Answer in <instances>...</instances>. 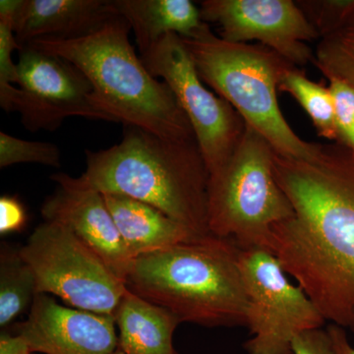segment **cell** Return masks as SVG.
<instances>
[{
  "instance_id": "obj_1",
  "label": "cell",
  "mask_w": 354,
  "mask_h": 354,
  "mask_svg": "<svg viewBox=\"0 0 354 354\" xmlns=\"http://www.w3.org/2000/svg\"><path fill=\"white\" fill-rule=\"evenodd\" d=\"M295 216L272 228L271 252L326 321L354 334V150L321 144L304 160L274 153Z\"/></svg>"
},
{
  "instance_id": "obj_2",
  "label": "cell",
  "mask_w": 354,
  "mask_h": 354,
  "mask_svg": "<svg viewBox=\"0 0 354 354\" xmlns=\"http://www.w3.org/2000/svg\"><path fill=\"white\" fill-rule=\"evenodd\" d=\"M86 171L74 177L102 194L127 195L155 207L201 236L208 225L209 172L196 139L162 138L124 125L106 150L86 151Z\"/></svg>"
},
{
  "instance_id": "obj_3",
  "label": "cell",
  "mask_w": 354,
  "mask_h": 354,
  "mask_svg": "<svg viewBox=\"0 0 354 354\" xmlns=\"http://www.w3.org/2000/svg\"><path fill=\"white\" fill-rule=\"evenodd\" d=\"M234 242L214 235L134 258L128 290L169 310L180 323L246 326L248 299Z\"/></svg>"
},
{
  "instance_id": "obj_4",
  "label": "cell",
  "mask_w": 354,
  "mask_h": 354,
  "mask_svg": "<svg viewBox=\"0 0 354 354\" xmlns=\"http://www.w3.org/2000/svg\"><path fill=\"white\" fill-rule=\"evenodd\" d=\"M130 31L127 21L118 17L84 38L41 39L27 46L64 58L80 69L92 84L93 102L114 123L165 139H196L171 88L153 77L137 55Z\"/></svg>"
},
{
  "instance_id": "obj_5",
  "label": "cell",
  "mask_w": 354,
  "mask_h": 354,
  "mask_svg": "<svg viewBox=\"0 0 354 354\" xmlns=\"http://www.w3.org/2000/svg\"><path fill=\"white\" fill-rule=\"evenodd\" d=\"M183 41L203 82L230 102L274 152L304 160L315 157L321 144L300 138L279 109V83L295 64L262 44L225 41L209 27L197 38Z\"/></svg>"
},
{
  "instance_id": "obj_6",
  "label": "cell",
  "mask_w": 354,
  "mask_h": 354,
  "mask_svg": "<svg viewBox=\"0 0 354 354\" xmlns=\"http://www.w3.org/2000/svg\"><path fill=\"white\" fill-rule=\"evenodd\" d=\"M274 149L245 124L232 155L209 174V234L239 249L271 251L272 228L295 216L274 174Z\"/></svg>"
},
{
  "instance_id": "obj_7",
  "label": "cell",
  "mask_w": 354,
  "mask_h": 354,
  "mask_svg": "<svg viewBox=\"0 0 354 354\" xmlns=\"http://www.w3.org/2000/svg\"><path fill=\"white\" fill-rule=\"evenodd\" d=\"M19 253L34 272L38 293L59 297L75 309L113 316L127 291L124 281L57 221L35 228Z\"/></svg>"
},
{
  "instance_id": "obj_8",
  "label": "cell",
  "mask_w": 354,
  "mask_h": 354,
  "mask_svg": "<svg viewBox=\"0 0 354 354\" xmlns=\"http://www.w3.org/2000/svg\"><path fill=\"white\" fill-rule=\"evenodd\" d=\"M239 267L248 299L249 354H293L292 342L326 320L308 295L288 279L278 258L267 249H241Z\"/></svg>"
},
{
  "instance_id": "obj_9",
  "label": "cell",
  "mask_w": 354,
  "mask_h": 354,
  "mask_svg": "<svg viewBox=\"0 0 354 354\" xmlns=\"http://www.w3.org/2000/svg\"><path fill=\"white\" fill-rule=\"evenodd\" d=\"M17 68V86L0 92V106L20 113L28 131H55L73 116L114 122L93 102L87 77L68 60L26 46Z\"/></svg>"
},
{
  "instance_id": "obj_10",
  "label": "cell",
  "mask_w": 354,
  "mask_h": 354,
  "mask_svg": "<svg viewBox=\"0 0 354 354\" xmlns=\"http://www.w3.org/2000/svg\"><path fill=\"white\" fill-rule=\"evenodd\" d=\"M146 68L160 77L189 120L209 174L232 155L245 122L225 99L206 87L183 39L171 34L141 55Z\"/></svg>"
},
{
  "instance_id": "obj_11",
  "label": "cell",
  "mask_w": 354,
  "mask_h": 354,
  "mask_svg": "<svg viewBox=\"0 0 354 354\" xmlns=\"http://www.w3.org/2000/svg\"><path fill=\"white\" fill-rule=\"evenodd\" d=\"M200 12L205 23L220 27L225 41H257L298 67L313 64L306 41L320 37L292 0H204Z\"/></svg>"
},
{
  "instance_id": "obj_12",
  "label": "cell",
  "mask_w": 354,
  "mask_h": 354,
  "mask_svg": "<svg viewBox=\"0 0 354 354\" xmlns=\"http://www.w3.org/2000/svg\"><path fill=\"white\" fill-rule=\"evenodd\" d=\"M16 334L32 354H113L118 348L113 316L70 308L46 293L37 295Z\"/></svg>"
},
{
  "instance_id": "obj_13",
  "label": "cell",
  "mask_w": 354,
  "mask_h": 354,
  "mask_svg": "<svg viewBox=\"0 0 354 354\" xmlns=\"http://www.w3.org/2000/svg\"><path fill=\"white\" fill-rule=\"evenodd\" d=\"M58 188L41 207L44 221L69 228L125 283L133 257L99 191L83 187L66 174L50 176Z\"/></svg>"
},
{
  "instance_id": "obj_14",
  "label": "cell",
  "mask_w": 354,
  "mask_h": 354,
  "mask_svg": "<svg viewBox=\"0 0 354 354\" xmlns=\"http://www.w3.org/2000/svg\"><path fill=\"white\" fill-rule=\"evenodd\" d=\"M120 17L113 0H22L14 21L20 46L36 39H76Z\"/></svg>"
},
{
  "instance_id": "obj_15",
  "label": "cell",
  "mask_w": 354,
  "mask_h": 354,
  "mask_svg": "<svg viewBox=\"0 0 354 354\" xmlns=\"http://www.w3.org/2000/svg\"><path fill=\"white\" fill-rule=\"evenodd\" d=\"M102 195L133 259L144 254L206 237L197 234L147 203L127 195Z\"/></svg>"
},
{
  "instance_id": "obj_16",
  "label": "cell",
  "mask_w": 354,
  "mask_h": 354,
  "mask_svg": "<svg viewBox=\"0 0 354 354\" xmlns=\"http://www.w3.org/2000/svg\"><path fill=\"white\" fill-rule=\"evenodd\" d=\"M113 6L134 32L140 55L167 35L195 39L209 24L190 0H113Z\"/></svg>"
},
{
  "instance_id": "obj_17",
  "label": "cell",
  "mask_w": 354,
  "mask_h": 354,
  "mask_svg": "<svg viewBox=\"0 0 354 354\" xmlns=\"http://www.w3.org/2000/svg\"><path fill=\"white\" fill-rule=\"evenodd\" d=\"M118 349L125 354H178L174 335L180 321L164 307L127 288L113 313Z\"/></svg>"
},
{
  "instance_id": "obj_18",
  "label": "cell",
  "mask_w": 354,
  "mask_h": 354,
  "mask_svg": "<svg viewBox=\"0 0 354 354\" xmlns=\"http://www.w3.org/2000/svg\"><path fill=\"white\" fill-rule=\"evenodd\" d=\"M38 295L36 277L19 249L2 246L0 253V327L31 309Z\"/></svg>"
},
{
  "instance_id": "obj_19",
  "label": "cell",
  "mask_w": 354,
  "mask_h": 354,
  "mask_svg": "<svg viewBox=\"0 0 354 354\" xmlns=\"http://www.w3.org/2000/svg\"><path fill=\"white\" fill-rule=\"evenodd\" d=\"M279 91L288 93L302 106L319 136L339 143L334 102L329 87L310 80L304 70L292 66L283 75Z\"/></svg>"
},
{
  "instance_id": "obj_20",
  "label": "cell",
  "mask_w": 354,
  "mask_h": 354,
  "mask_svg": "<svg viewBox=\"0 0 354 354\" xmlns=\"http://www.w3.org/2000/svg\"><path fill=\"white\" fill-rule=\"evenodd\" d=\"M313 64L328 80L342 81L354 90V15L337 31L319 39Z\"/></svg>"
},
{
  "instance_id": "obj_21",
  "label": "cell",
  "mask_w": 354,
  "mask_h": 354,
  "mask_svg": "<svg viewBox=\"0 0 354 354\" xmlns=\"http://www.w3.org/2000/svg\"><path fill=\"white\" fill-rule=\"evenodd\" d=\"M30 162L60 167L62 152L55 144L27 141L0 132V167Z\"/></svg>"
},
{
  "instance_id": "obj_22",
  "label": "cell",
  "mask_w": 354,
  "mask_h": 354,
  "mask_svg": "<svg viewBox=\"0 0 354 354\" xmlns=\"http://www.w3.org/2000/svg\"><path fill=\"white\" fill-rule=\"evenodd\" d=\"M22 0L0 1V92L11 86H17L19 81L17 64H14V50H22L14 32V21Z\"/></svg>"
},
{
  "instance_id": "obj_23",
  "label": "cell",
  "mask_w": 354,
  "mask_h": 354,
  "mask_svg": "<svg viewBox=\"0 0 354 354\" xmlns=\"http://www.w3.org/2000/svg\"><path fill=\"white\" fill-rule=\"evenodd\" d=\"M320 39L337 31L354 15V0H297Z\"/></svg>"
},
{
  "instance_id": "obj_24",
  "label": "cell",
  "mask_w": 354,
  "mask_h": 354,
  "mask_svg": "<svg viewBox=\"0 0 354 354\" xmlns=\"http://www.w3.org/2000/svg\"><path fill=\"white\" fill-rule=\"evenodd\" d=\"M329 83L339 134V144L354 150V90L335 79L329 80Z\"/></svg>"
},
{
  "instance_id": "obj_25",
  "label": "cell",
  "mask_w": 354,
  "mask_h": 354,
  "mask_svg": "<svg viewBox=\"0 0 354 354\" xmlns=\"http://www.w3.org/2000/svg\"><path fill=\"white\" fill-rule=\"evenodd\" d=\"M26 223L27 214L22 203L12 196L0 198V234L19 232Z\"/></svg>"
},
{
  "instance_id": "obj_26",
  "label": "cell",
  "mask_w": 354,
  "mask_h": 354,
  "mask_svg": "<svg viewBox=\"0 0 354 354\" xmlns=\"http://www.w3.org/2000/svg\"><path fill=\"white\" fill-rule=\"evenodd\" d=\"M293 354H335L327 330H307L297 335L292 342Z\"/></svg>"
},
{
  "instance_id": "obj_27",
  "label": "cell",
  "mask_w": 354,
  "mask_h": 354,
  "mask_svg": "<svg viewBox=\"0 0 354 354\" xmlns=\"http://www.w3.org/2000/svg\"><path fill=\"white\" fill-rule=\"evenodd\" d=\"M0 354H32L22 337L17 334L1 333L0 335Z\"/></svg>"
},
{
  "instance_id": "obj_28",
  "label": "cell",
  "mask_w": 354,
  "mask_h": 354,
  "mask_svg": "<svg viewBox=\"0 0 354 354\" xmlns=\"http://www.w3.org/2000/svg\"><path fill=\"white\" fill-rule=\"evenodd\" d=\"M335 354H354V348L349 344L346 330L335 325H330L327 330Z\"/></svg>"
},
{
  "instance_id": "obj_29",
  "label": "cell",
  "mask_w": 354,
  "mask_h": 354,
  "mask_svg": "<svg viewBox=\"0 0 354 354\" xmlns=\"http://www.w3.org/2000/svg\"><path fill=\"white\" fill-rule=\"evenodd\" d=\"M113 354H125L123 353L122 351H120V349L118 348V351H115Z\"/></svg>"
}]
</instances>
